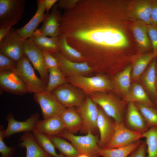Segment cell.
Wrapping results in <instances>:
<instances>
[{"instance_id":"obj_1","label":"cell","mask_w":157,"mask_h":157,"mask_svg":"<svg viewBox=\"0 0 157 157\" xmlns=\"http://www.w3.org/2000/svg\"><path fill=\"white\" fill-rule=\"evenodd\" d=\"M76 38L100 46L113 49L128 46L129 41L123 32L116 28L103 26L75 32Z\"/></svg>"},{"instance_id":"obj_2","label":"cell","mask_w":157,"mask_h":157,"mask_svg":"<svg viewBox=\"0 0 157 157\" xmlns=\"http://www.w3.org/2000/svg\"><path fill=\"white\" fill-rule=\"evenodd\" d=\"M30 62L24 55L17 62L16 67L13 71L24 83L28 92L35 94L45 91L47 83L36 75Z\"/></svg>"},{"instance_id":"obj_3","label":"cell","mask_w":157,"mask_h":157,"mask_svg":"<svg viewBox=\"0 0 157 157\" xmlns=\"http://www.w3.org/2000/svg\"><path fill=\"white\" fill-rule=\"evenodd\" d=\"M92 99L116 123L124 122V110L126 104L115 96L104 92L89 94Z\"/></svg>"},{"instance_id":"obj_4","label":"cell","mask_w":157,"mask_h":157,"mask_svg":"<svg viewBox=\"0 0 157 157\" xmlns=\"http://www.w3.org/2000/svg\"><path fill=\"white\" fill-rule=\"evenodd\" d=\"M67 82L79 88L85 93L104 92L112 90V81L101 75L92 77L77 75L66 78Z\"/></svg>"},{"instance_id":"obj_5","label":"cell","mask_w":157,"mask_h":157,"mask_svg":"<svg viewBox=\"0 0 157 157\" xmlns=\"http://www.w3.org/2000/svg\"><path fill=\"white\" fill-rule=\"evenodd\" d=\"M58 136L70 142L81 154L90 157L101 156L99 154V138L97 135L89 132L85 135H77L64 130Z\"/></svg>"},{"instance_id":"obj_6","label":"cell","mask_w":157,"mask_h":157,"mask_svg":"<svg viewBox=\"0 0 157 157\" xmlns=\"http://www.w3.org/2000/svg\"><path fill=\"white\" fill-rule=\"evenodd\" d=\"M90 97H86L83 103L76 109L81 117L82 126L80 132L86 134L91 133L96 134L98 130L97 122L99 108Z\"/></svg>"},{"instance_id":"obj_7","label":"cell","mask_w":157,"mask_h":157,"mask_svg":"<svg viewBox=\"0 0 157 157\" xmlns=\"http://www.w3.org/2000/svg\"><path fill=\"white\" fill-rule=\"evenodd\" d=\"M51 92L59 103L66 108L79 106L86 98L85 93L83 90L67 83L58 86Z\"/></svg>"},{"instance_id":"obj_8","label":"cell","mask_w":157,"mask_h":157,"mask_svg":"<svg viewBox=\"0 0 157 157\" xmlns=\"http://www.w3.org/2000/svg\"><path fill=\"white\" fill-rule=\"evenodd\" d=\"M25 40L12 28L0 42V53L17 62L24 55Z\"/></svg>"},{"instance_id":"obj_9","label":"cell","mask_w":157,"mask_h":157,"mask_svg":"<svg viewBox=\"0 0 157 157\" xmlns=\"http://www.w3.org/2000/svg\"><path fill=\"white\" fill-rule=\"evenodd\" d=\"M33 98L40 106L43 119L60 116L66 108L59 103L52 92L44 91L34 94Z\"/></svg>"},{"instance_id":"obj_10","label":"cell","mask_w":157,"mask_h":157,"mask_svg":"<svg viewBox=\"0 0 157 157\" xmlns=\"http://www.w3.org/2000/svg\"><path fill=\"white\" fill-rule=\"evenodd\" d=\"M115 124L114 134L104 148L112 149L125 146L143 138V133L129 129L125 126L124 122L115 123Z\"/></svg>"},{"instance_id":"obj_11","label":"cell","mask_w":157,"mask_h":157,"mask_svg":"<svg viewBox=\"0 0 157 157\" xmlns=\"http://www.w3.org/2000/svg\"><path fill=\"white\" fill-rule=\"evenodd\" d=\"M24 53L39 73L40 78L47 84L49 74L45 65L43 51L35 44L31 38L25 40Z\"/></svg>"},{"instance_id":"obj_12","label":"cell","mask_w":157,"mask_h":157,"mask_svg":"<svg viewBox=\"0 0 157 157\" xmlns=\"http://www.w3.org/2000/svg\"><path fill=\"white\" fill-rule=\"evenodd\" d=\"M40 114L36 113L24 121H18L15 119L13 114L8 113L6 118L8 125L5 130L4 138H8L12 135L19 133L32 132L40 120Z\"/></svg>"},{"instance_id":"obj_13","label":"cell","mask_w":157,"mask_h":157,"mask_svg":"<svg viewBox=\"0 0 157 157\" xmlns=\"http://www.w3.org/2000/svg\"><path fill=\"white\" fill-rule=\"evenodd\" d=\"M53 55L57 59L59 67L66 78L77 75L85 76L92 71V68L86 63L72 61L58 52Z\"/></svg>"},{"instance_id":"obj_14","label":"cell","mask_w":157,"mask_h":157,"mask_svg":"<svg viewBox=\"0 0 157 157\" xmlns=\"http://www.w3.org/2000/svg\"><path fill=\"white\" fill-rule=\"evenodd\" d=\"M112 119L99 108L97 126L99 133L98 145L100 148H105L114 134L116 124Z\"/></svg>"},{"instance_id":"obj_15","label":"cell","mask_w":157,"mask_h":157,"mask_svg":"<svg viewBox=\"0 0 157 157\" xmlns=\"http://www.w3.org/2000/svg\"><path fill=\"white\" fill-rule=\"evenodd\" d=\"M0 87L2 91L16 95H22L28 92L24 83L12 71L0 72Z\"/></svg>"},{"instance_id":"obj_16","label":"cell","mask_w":157,"mask_h":157,"mask_svg":"<svg viewBox=\"0 0 157 157\" xmlns=\"http://www.w3.org/2000/svg\"><path fill=\"white\" fill-rule=\"evenodd\" d=\"M152 0L133 1L130 4L128 16L134 22L140 21L147 25L150 24Z\"/></svg>"},{"instance_id":"obj_17","label":"cell","mask_w":157,"mask_h":157,"mask_svg":"<svg viewBox=\"0 0 157 157\" xmlns=\"http://www.w3.org/2000/svg\"><path fill=\"white\" fill-rule=\"evenodd\" d=\"M37 8L36 11L31 20L25 25L16 29L18 34L26 40L31 38L37 29L38 25L44 21L46 15L44 0L37 1Z\"/></svg>"},{"instance_id":"obj_18","label":"cell","mask_w":157,"mask_h":157,"mask_svg":"<svg viewBox=\"0 0 157 157\" xmlns=\"http://www.w3.org/2000/svg\"><path fill=\"white\" fill-rule=\"evenodd\" d=\"M126 118L125 126L133 131L143 133L149 129L140 111L134 103L128 104Z\"/></svg>"},{"instance_id":"obj_19","label":"cell","mask_w":157,"mask_h":157,"mask_svg":"<svg viewBox=\"0 0 157 157\" xmlns=\"http://www.w3.org/2000/svg\"><path fill=\"white\" fill-rule=\"evenodd\" d=\"M35 129L45 135L51 136L59 135L65 128L60 116H56L39 120Z\"/></svg>"},{"instance_id":"obj_20","label":"cell","mask_w":157,"mask_h":157,"mask_svg":"<svg viewBox=\"0 0 157 157\" xmlns=\"http://www.w3.org/2000/svg\"><path fill=\"white\" fill-rule=\"evenodd\" d=\"M131 30L139 51L142 52L153 51L146 24L140 21H135L132 25Z\"/></svg>"},{"instance_id":"obj_21","label":"cell","mask_w":157,"mask_h":157,"mask_svg":"<svg viewBox=\"0 0 157 157\" xmlns=\"http://www.w3.org/2000/svg\"><path fill=\"white\" fill-rule=\"evenodd\" d=\"M156 58L151 61L140 77L142 82L153 99L155 105L157 103L156 72Z\"/></svg>"},{"instance_id":"obj_22","label":"cell","mask_w":157,"mask_h":157,"mask_svg":"<svg viewBox=\"0 0 157 157\" xmlns=\"http://www.w3.org/2000/svg\"><path fill=\"white\" fill-rule=\"evenodd\" d=\"M126 104L130 102L139 103L155 107V104L147 94L142 86L135 82L131 84L129 91L122 100Z\"/></svg>"},{"instance_id":"obj_23","label":"cell","mask_w":157,"mask_h":157,"mask_svg":"<svg viewBox=\"0 0 157 157\" xmlns=\"http://www.w3.org/2000/svg\"><path fill=\"white\" fill-rule=\"evenodd\" d=\"M60 15L56 8H54L50 14L46 15L41 28L38 29L42 35L56 37L60 34Z\"/></svg>"},{"instance_id":"obj_24","label":"cell","mask_w":157,"mask_h":157,"mask_svg":"<svg viewBox=\"0 0 157 157\" xmlns=\"http://www.w3.org/2000/svg\"><path fill=\"white\" fill-rule=\"evenodd\" d=\"M19 140L18 146L26 149V157H51L39 146L32 132L24 133Z\"/></svg>"},{"instance_id":"obj_25","label":"cell","mask_w":157,"mask_h":157,"mask_svg":"<svg viewBox=\"0 0 157 157\" xmlns=\"http://www.w3.org/2000/svg\"><path fill=\"white\" fill-rule=\"evenodd\" d=\"M60 116L65 131L74 134L80 131L82 126V120L77 110L74 107L66 108Z\"/></svg>"},{"instance_id":"obj_26","label":"cell","mask_w":157,"mask_h":157,"mask_svg":"<svg viewBox=\"0 0 157 157\" xmlns=\"http://www.w3.org/2000/svg\"><path fill=\"white\" fill-rule=\"evenodd\" d=\"M157 57V53L151 51L142 53L136 57L133 61L131 79L138 80L151 61Z\"/></svg>"},{"instance_id":"obj_27","label":"cell","mask_w":157,"mask_h":157,"mask_svg":"<svg viewBox=\"0 0 157 157\" xmlns=\"http://www.w3.org/2000/svg\"><path fill=\"white\" fill-rule=\"evenodd\" d=\"M132 70V65H128L117 74L112 81L113 89H115L123 97L127 94L131 86Z\"/></svg>"},{"instance_id":"obj_28","label":"cell","mask_w":157,"mask_h":157,"mask_svg":"<svg viewBox=\"0 0 157 157\" xmlns=\"http://www.w3.org/2000/svg\"><path fill=\"white\" fill-rule=\"evenodd\" d=\"M25 0H0V21L24 12Z\"/></svg>"},{"instance_id":"obj_29","label":"cell","mask_w":157,"mask_h":157,"mask_svg":"<svg viewBox=\"0 0 157 157\" xmlns=\"http://www.w3.org/2000/svg\"><path fill=\"white\" fill-rule=\"evenodd\" d=\"M35 44L42 50L47 51L52 54L58 52L60 38L48 37L41 35L37 29L31 37Z\"/></svg>"},{"instance_id":"obj_30","label":"cell","mask_w":157,"mask_h":157,"mask_svg":"<svg viewBox=\"0 0 157 157\" xmlns=\"http://www.w3.org/2000/svg\"><path fill=\"white\" fill-rule=\"evenodd\" d=\"M140 140L128 145L120 147L100 148L99 154L103 157H128L142 142Z\"/></svg>"},{"instance_id":"obj_31","label":"cell","mask_w":157,"mask_h":157,"mask_svg":"<svg viewBox=\"0 0 157 157\" xmlns=\"http://www.w3.org/2000/svg\"><path fill=\"white\" fill-rule=\"evenodd\" d=\"M60 154L65 157H77L81 154L71 143L58 135L49 136Z\"/></svg>"},{"instance_id":"obj_32","label":"cell","mask_w":157,"mask_h":157,"mask_svg":"<svg viewBox=\"0 0 157 157\" xmlns=\"http://www.w3.org/2000/svg\"><path fill=\"white\" fill-rule=\"evenodd\" d=\"M33 136L39 146L51 157H65L58 154L56 147L49 136L40 133L35 129L32 132Z\"/></svg>"},{"instance_id":"obj_33","label":"cell","mask_w":157,"mask_h":157,"mask_svg":"<svg viewBox=\"0 0 157 157\" xmlns=\"http://www.w3.org/2000/svg\"><path fill=\"white\" fill-rule=\"evenodd\" d=\"M48 80L45 91L51 92L55 88L67 81L59 67L48 70Z\"/></svg>"},{"instance_id":"obj_34","label":"cell","mask_w":157,"mask_h":157,"mask_svg":"<svg viewBox=\"0 0 157 157\" xmlns=\"http://www.w3.org/2000/svg\"><path fill=\"white\" fill-rule=\"evenodd\" d=\"M142 137L146 139L147 157H157V126L149 128Z\"/></svg>"},{"instance_id":"obj_35","label":"cell","mask_w":157,"mask_h":157,"mask_svg":"<svg viewBox=\"0 0 157 157\" xmlns=\"http://www.w3.org/2000/svg\"><path fill=\"white\" fill-rule=\"evenodd\" d=\"M149 128L157 126V109L138 103H135Z\"/></svg>"},{"instance_id":"obj_36","label":"cell","mask_w":157,"mask_h":157,"mask_svg":"<svg viewBox=\"0 0 157 157\" xmlns=\"http://www.w3.org/2000/svg\"><path fill=\"white\" fill-rule=\"evenodd\" d=\"M59 47V50L61 51V53L65 57L67 56L77 59H81L82 58L81 53L69 45L65 37L63 36L60 38Z\"/></svg>"},{"instance_id":"obj_37","label":"cell","mask_w":157,"mask_h":157,"mask_svg":"<svg viewBox=\"0 0 157 157\" xmlns=\"http://www.w3.org/2000/svg\"><path fill=\"white\" fill-rule=\"evenodd\" d=\"M5 129L3 126H0V157H12L15 153V149L13 147H9L4 141Z\"/></svg>"},{"instance_id":"obj_38","label":"cell","mask_w":157,"mask_h":157,"mask_svg":"<svg viewBox=\"0 0 157 157\" xmlns=\"http://www.w3.org/2000/svg\"><path fill=\"white\" fill-rule=\"evenodd\" d=\"M17 62L0 53V72L13 71L16 67Z\"/></svg>"},{"instance_id":"obj_39","label":"cell","mask_w":157,"mask_h":157,"mask_svg":"<svg viewBox=\"0 0 157 157\" xmlns=\"http://www.w3.org/2000/svg\"><path fill=\"white\" fill-rule=\"evenodd\" d=\"M146 28L153 51L157 53V26L146 24Z\"/></svg>"},{"instance_id":"obj_40","label":"cell","mask_w":157,"mask_h":157,"mask_svg":"<svg viewBox=\"0 0 157 157\" xmlns=\"http://www.w3.org/2000/svg\"><path fill=\"white\" fill-rule=\"evenodd\" d=\"M43 53L45 65L47 70L59 67V63L56 58L49 52L42 50Z\"/></svg>"},{"instance_id":"obj_41","label":"cell","mask_w":157,"mask_h":157,"mask_svg":"<svg viewBox=\"0 0 157 157\" xmlns=\"http://www.w3.org/2000/svg\"><path fill=\"white\" fill-rule=\"evenodd\" d=\"M147 149L145 141H142L140 146L128 157H147L146 156Z\"/></svg>"},{"instance_id":"obj_42","label":"cell","mask_w":157,"mask_h":157,"mask_svg":"<svg viewBox=\"0 0 157 157\" xmlns=\"http://www.w3.org/2000/svg\"><path fill=\"white\" fill-rule=\"evenodd\" d=\"M150 24L157 26V0H152Z\"/></svg>"},{"instance_id":"obj_43","label":"cell","mask_w":157,"mask_h":157,"mask_svg":"<svg viewBox=\"0 0 157 157\" xmlns=\"http://www.w3.org/2000/svg\"><path fill=\"white\" fill-rule=\"evenodd\" d=\"M57 0H44L45 10L47 14L49 10L57 1Z\"/></svg>"},{"instance_id":"obj_44","label":"cell","mask_w":157,"mask_h":157,"mask_svg":"<svg viewBox=\"0 0 157 157\" xmlns=\"http://www.w3.org/2000/svg\"><path fill=\"white\" fill-rule=\"evenodd\" d=\"M77 157H90L84 154H80Z\"/></svg>"},{"instance_id":"obj_45","label":"cell","mask_w":157,"mask_h":157,"mask_svg":"<svg viewBox=\"0 0 157 157\" xmlns=\"http://www.w3.org/2000/svg\"><path fill=\"white\" fill-rule=\"evenodd\" d=\"M156 88L157 89V60H156Z\"/></svg>"},{"instance_id":"obj_46","label":"cell","mask_w":157,"mask_h":157,"mask_svg":"<svg viewBox=\"0 0 157 157\" xmlns=\"http://www.w3.org/2000/svg\"><path fill=\"white\" fill-rule=\"evenodd\" d=\"M156 109H157V103H156Z\"/></svg>"}]
</instances>
